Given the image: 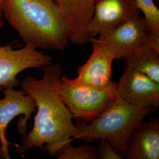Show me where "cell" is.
Wrapping results in <instances>:
<instances>
[{
    "label": "cell",
    "mask_w": 159,
    "mask_h": 159,
    "mask_svg": "<svg viewBox=\"0 0 159 159\" xmlns=\"http://www.w3.org/2000/svg\"><path fill=\"white\" fill-rule=\"evenodd\" d=\"M116 84L98 89L77 83L61 75L57 84L58 92L73 119L88 123L108 107L117 97Z\"/></svg>",
    "instance_id": "cell-4"
},
{
    "label": "cell",
    "mask_w": 159,
    "mask_h": 159,
    "mask_svg": "<svg viewBox=\"0 0 159 159\" xmlns=\"http://www.w3.org/2000/svg\"><path fill=\"white\" fill-rule=\"evenodd\" d=\"M93 52L88 60L77 70L74 80L81 84L98 89H105L113 86L112 64L115 60L113 54L95 37L90 38Z\"/></svg>",
    "instance_id": "cell-10"
},
{
    "label": "cell",
    "mask_w": 159,
    "mask_h": 159,
    "mask_svg": "<svg viewBox=\"0 0 159 159\" xmlns=\"http://www.w3.org/2000/svg\"><path fill=\"white\" fill-rule=\"evenodd\" d=\"M154 1H157L158 2V1H159V0H154Z\"/></svg>",
    "instance_id": "cell-20"
},
{
    "label": "cell",
    "mask_w": 159,
    "mask_h": 159,
    "mask_svg": "<svg viewBox=\"0 0 159 159\" xmlns=\"http://www.w3.org/2000/svg\"><path fill=\"white\" fill-rule=\"evenodd\" d=\"M2 14L0 11V29L3 26ZM53 62L51 56L32 46L24 45L14 49L10 46H0V87H16L20 84L17 76L25 70L41 68Z\"/></svg>",
    "instance_id": "cell-5"
},
{
    "label": "cell",
    "mask_w": 159,
    "mask_h": 159,
    "mask_svg": "<svg viewBox=\"0 0 159 159\" xmlns=\"http://www.w3.org/2000/svg\"><path fill=\"white\" fill-rule=\"evenodd\" d=\"M117 96L125 102L154 111L159 106V84L146 75L125 68L118 83Z\"/></svg>",
    "instance_id": "cell-7"
},
{
    "label": "cell",
    "mask_w": 159,
    "mask_h": 159,
    "mask_svg": "<svg viewBox=\"0 0 159 159\" xmlns=\"http://www.w3.org/2000/svg\"><path fill=\"white\" fill-rule=\"evenodd\" d=\"M2 0H0V11H1V8H2Z\"/></svg>",
    "instance_id": "cell-18"
},
{
    "label": "cell",
    "mask_w": 159,
    "mask_h": 159,
    "mask_svg": "<svg viewBox=\"0 0 159 159\" xmlns=\"http://www.w3.org/2000/svg\"><path fill=\"white\" fill-rule=\"evenodd\" d=\"M1 11L25 45L52 50H63L67 46L56 0H2Z\"/></svg>",
    "instance_id": "cell-2"
},
{
    "label": "cell",
    "mask_w": 159,
    "mask_h": 159,
    "mask_svg": "<svg viewBox=\"0 0 159 159\" xmlns=\"http://www.w3.org/2000/svg\"><path fill=\"white\" fill-rule=\"evenodd\" d=\"M7 159L2 142L0 140V159Z\"/></svg>",
    "instance_id": "cell-17"
},
{
    "label": "cell",
    "mask_w": 159,
    "mask_h": 159,
    "mask_svg": "<svg viewBox=\"0 0 159 159\" xmlns=\"http://www.w3.org/2000/svg\"><path fill=\"white\" fill-rule=\"evenodd\" d=\"M148 25V43L159 51V10L154 0H135Z\"/></svg>",
    "instance_id": "cell-14"
},
{
    "label": "cell",
    "mask_w": 159,
    "mask_h": 159,
    "mask_svg": "<svg viewBox=\"0 0 159 159\" xmlns=\"http://www.w3.org/2000/svg\"><path fill=\"white\" fill-rule=\"evenodd\" d=\"M135 0H96L86 33L89 38L102 36L140 15Z\"/></svg>",
    "instance_id": "cell-6"
},
{
    "label": "cell",
    "mask_w": 159,
    "mask_h": 159,
    "mask_svg": "<svg viewBox=\"0 0 159 159\" xmlns=\"http://www.w3.org/2000/svg\"><path fill=\"white\" fill-rule=\"evenodd\" d=\"M2 90H3V89H2L1 87H0V92L1 91H2Z\"/></svg>",
    "instance_id": "cell-19"
},
{
    "label": "cell",
    "mask_w": 159,
    "mask_h": 159,
    "mask_svg": "<svg viewBox=\"0 0 159 159\" xmlns=\"http://www.w3.org/2000/svg\"><path fill=\"white\" fill-rule=\"evenodd\" d=\"M125 69L146 75L159 84V52L146 42L127 57Z\"/></svg>",
    "instance_id": "cell-13"
},
{
    "label": "cell",
    "mask_w": 159,
    "mask_h": 159,
    "mask_svg": "<svg viewBox=\"0 0 159 159\" xmlns=\"http://www.w3.org/2000/svg\"><path fill=\"white\" fill-rule=\"evenodd\" d=\"M68 41L76 45L89 42L86 29L93 14L96 0H56Z\"/></svg>",
    "instance_id": "cell-11"
},
{
    "label": "cell",
    "mask_w": 159,
    "mask_h": 159,
    "mask_svg": "<svg viewBox=\"0 0 159 159\" xmlns=\"http://www.w3.org/2000/svg\"><path fill=\"white\" fill-rule=\"evenodd\" d=\"M152 110L140 108L117 96L102 113L88 123L80 122L77 140L93 142L106 139L123 159L127 142L133 131Z\"/></svg>",
    "instance_id": "cell-3"
},
{
    "label": "cell",
    "mask_w": 159,
    "mask_h": 159,
    "mask_svg": "<svg viewBox=\"0 0 159 159\" xmlns=\"http://www.w3.org/2000/svg\"><path fill=\"white\" fill-rule=\"evenodd\" d=\"M16 87H7L2 90L4 97L0 98V140L7 159H11L9 147L14 145L7 137V130L12 121L17 116H23L19 125V130L25 134L26 125L36 110L33 98L24 91L18 90Z\"/></svg>",
    "instance_id": "cell-9"
},
{
    "label": "cell",
    "mask_w": 159,
    "mask_h": 159,
    "mask_svg": "<svg viewBox=\"0 0 159 159\" xmlns=\"http://www.w3.org/2000/svg\"><path fill=\"white\" fill-rule=\"evenodd\" d=\"M148 25L140 15L120 24L102 36L100 40L113 54L115 60H125L138 47L148 41Z\"/></svg>",
    "instance_id": "cell-8"
},
{
    "label": "cell",
    "mask_w": 159,
    "mask_h": 159,
    "mask_svg": "<svg viewBox=\"0 0 159 159\" xmlns=\"http://www.w3.org/2000/svg\"><path fill=\"white\" fill-rule=\"evenodd\" d=\"M99 141L100 143L96 148L98 159H122L106 139H101Z\"/></svg>",
    "instance_id": "cell-16"
},
{
    "label": "cell",
    "mask_w": 159,
    "mask_h": 159,
    "mask_svg": "<svg viewBox=\"0 0 159 159\" xmlns=\"http://www.w3.org/2000/svg\"><path fill=\"white\" fill-rule=\"evenodd\" d=\"M41 69L40 79L27 75L20 82L23 91L33 98L37 110L31 130L15 146L22 157L33 148L46 149L50 155L56 156L79 134L73 118L57 90L63 68L60 64L52 62Z\"/></svg>",
    "instance_id": "cell-1"
},
{
    "label": "cell",
    "mask_w": 159,
    "mask_h": 159,
    "mask_svg": "<svg viewBox=\"0 0 159 159\" xmlns=\"http://www.w3.org/2000/svg\"><path fill=\"white\" fill-rule=\"evenodd\" d=\"M58 159H98L96 148L89 144L74 146L68 144L57 154Z\"/></svg>",
    "instance_id": "cell-15"
},
{
    "label": "cell",
    "mask_w": 159,
    "mask_h": 159,
    "mask_svg": "<svg viewBox=\"0 0 159 159\" xmlns=\"http://www.w3.org/2000/svg\"><path fill=\"white\" fill-rule=\"evenodd\" d=\"M125 158L159 159V122L142 121L133 131L125 146Z\"/></svg>",
    "instance_id": "cell-12"
}]
</instances>
